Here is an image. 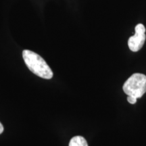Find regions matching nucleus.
Segmentation results:
<instances>
[{"instance_id":"obj_3","label":"nucleus","mask_w":146,"mask_h":146,"mask_svg":"<svg viewBox=\"0 0 146 146\" xmlns=\"http://www.w3.org/2000/svg\"><path fill=\"white\" fill-rule=\"evenodd\" d=\"M145 39V27L142 24H138L135 27V33L128 40L129 49L132 52H138L143 46Z\"/></svg>"},{"instance_id":"obj_5","label":"nucleus","mask_w":146,"mask_h":146,"mask_svg":"<svg viewBox=\"0 0 146 146\" xmlns=\"http://www.w3.org/2000/svg\"><path fill=\"white\" fill-rule=\"evenodd\" d=\"M137 99L135 97H133V96H128L127 97V101L128 102L131 104H135L137 102Z\"/></svg>"},{"instance_id":"obj_2","label":"nucleus","mask_w":146,"mask_h":146,"mask_svg":"<svg viewBox=\"0 0 146 146\" xmlns=\"http://www.w3.org/2000/svg\"><path fill=\"white\" fill-rule=\"evenodd\" d=\"M124 92L127 96L140 98L146 93V76L140 73L131 75L123 87Z\"/></svg>"},{"instance_id":"obj_4","label":"nucleus","mask_w":146,"mask_h":146,"mask_svg":"<svg viewBox=\"0 0 146 146\" xmlns=\"http://www.w3.org/2000/svg\"><path fill=\"white\" fill-rule=\"evenodd\" d=\"M69 146H88V143L82 136H75L71 139Z\"/></svg>"},{"instance_id":"obj_6","label":"nucleus","mask_w":146,"mask_h":146,"mask_svg":"<svg viewBox=\"0 0 146 146\" xmlns=\"http://www.w3.org/2000/svg\"><path fill=\"white\" fill-rule=\"evenodd\" d=\"M3 130H4V128H3V126L2 124L0 123V135L3 132Z\"/></svg>"},{"instance_id":"obj_1","label":"nucleus","mask_w":146,"mask_h":146,"mask_svg":"<svg viewBox=\"0 0 146 146\" xmlns=\"http://www.w3.org/2000/svg\"><path fill=\"white\" fill-rule=\"evenodd\" d=\"M23 57L27 66L33 74L44 79H51L54 76L52 69L39 54L31 50L23 52Z\"/></svg>"}]
</instances>
